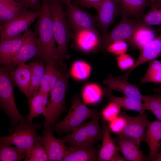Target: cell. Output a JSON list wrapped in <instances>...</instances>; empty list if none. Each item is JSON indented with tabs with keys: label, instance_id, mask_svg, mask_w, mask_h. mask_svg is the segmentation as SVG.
Wrapping results in <instances>:
<instances>
[{
	"label": "cell",
	"instance_id": "cell-36",
	"mask_svg": "<svg viewBox=\"0 0 161 161\" xmlns=\"http://www.w3.org/2000/svg\"><path fill=\"white\" fill-rule=\"evenodd\" d=\"M143 102L148 106L158 120L161 121V95L154 94L143 95Z\"/></svg>",
	"mask_w": 161,
	"mask_h": 161
},
{
	"label": "cell",
	"instance_id": "cell-19",
	"mask_svg": "<svg viewBox=\"0 0 161 161\" xmlns=\"http://www.w3.org/2000/svg\"><path fill=\"white\" fill-rule=\"evenodd\" d=\"M144 141L147 143L149 148L148 160L154 161L159 153L161 146V121L158 120L149 122Z\"/></svg>",
	"mask_w": 161,
	"mask_h": 161
},
{
	"label": "cell",
	"instance_id": "cell-21",
	"mask_svg": "<svg viewBox=\"0 0 161 161\" xmlns=\"http://www.w3.org/2000/svg\"><path fill=\"white\" fill-rule=\"evenodd\" d=\"M10 75L14 85L29 99L31 72L27 64L24 63L18 64L16 68L10 70Z\"/></svg>",
	"mask_w": 161,
	"mask_h": 161
},
{
	"label": "cell",
	"instance_id": "cell-17",
	"mask_svg": "<svg viewBox=\"0 0 161 161\" xmlns=\"http://www.w3.org/2000/svg\"><path fill=\"white\" fill-rule=\"evenodd\" d=\"M140 51L139 55L134 65L126 73L120 76L121 78L128 80L129 75L137 67L161 56V32L157 37L147 44Z\"/></svg>",
	"mask_w": 161,
	"mask_h": 161
},
{
	"label": "cell",
	"instance_id": "cell-41",
	"mask_svg": "<svg viewBox=\"0 0 161 161\" xmlns=\"http://www.w3.org/2000/svg\"><path fill=\"white\" fill-rule=\"evenodd\" d=\"M116 60L118 67L122 71L129 69L134 65L135 63L133 58L126 53L118 55L116 58Z\"/></svg>",
	"mask_w": 161,
	"mask_h": 161
},
{
	"label": "cell",
	"instance_id": "cell-15",
	"mask_svg": "<svg viewBox=\"0 0 161 161\" xmlns=\"http://www.w3.org/2000/svg\"><path fill=\"white\" fill-rule=\"evenodd\" d=\"M44 127L41 140L49 161H61L65 156L68 148L65 143L54 136L51 126Z\"/></svg>",
	"mask_w": 161,
	"mask_h": 161
},
{
	"label": "cell",
	"instance_id": "cell-1",
	"mask_svg": "<svg viewBox=\"0 0 161 161\" xmlns=\"http://www.w3.org/2000/svg\"><path fill=\"white\" fill-rule=\"evenodd\" d=\"M41 14L34 25L41 46L39 58L45 62L53 63L61 67L58 49L55 45L49 0H41Z\"/></svg>",
	"mask_w": 161,
	"mask_h": 161
},
{
	"label": "cell",
	"instance_id": "cell-2",
	"mask_svg": "<svg viewBox=\"0 0 161 161\" xmlns=\"http://www.w3.org/2000/svg\"><path fill=\"white\" fill-rule=\"evenodd\" d=\"M52 18L54 37L57 44L61 66H63L65 59L70 55L68 52V46L73 33L70 30L66 14L64 9L63 0H49Z\"/></svg>",
	"mask_w": 161,
	"mask_h": 161
},
{
	"label": "cell",
	"instance_id": "cell-5",
	"mask_svg": "<svg viewBox=\"0 0 161 161\" xmlns=\"http://www.w3.org/2000/svg\"><path fill=\"white\" fill-rule=\"evenodd\" d=\"M68 112L62 121L52 126L53 130L59 134L72 131L79 127L86 120L99 115L97 110L88 107L76 95L71 100Z\"/></svg>",
	"mask_w": 161,
	"mask_h": 161
},
{
	"label": "cell",
	"instance_id": "cell-3",
	"mask_svg": "<svg viewBox=\"0 0 161 161\" xmlns=\"http://www.w3.org/2000/svg\"><path fill=\"white\" fill-rule=\"evenodd\" d=\"M70 76L66 64L61 67L57 81L50 92V97L46 107L43 123L44 127L55 125L61 114L66 111L65 97Z\"/></svg>",
	"mask_w": 161,
	"mask_h": 161
},
{
	"label": "cell",
	"instance_id": "cell-48",
	"mask_svg": "<svg viewBox=\"0 0 161 161\" xmlns=\"http://www.w3.org/2000/svg\"><path fill=\"white\" fill-rule=\"evenodd\" d=\"M16 0H0V1L6 2H13L16 1Z\"/></svg>",
	"mask_w": 161,
	"mask_h": 161
},
{
	"label": "cell",
	"instance_id": "cell-6",
	"mask_svg": "<svg viewBox=\"0 0 161 161\" xmlns=\"http://www.w3.org/2000/svg\"><path fill=\"white\" fill-rule=\"evenodd\" d=\"M42 126L33 123L27 120L16 126L11 135L1 137L0 142L10 145H14L24 150L27 153V157L30 156L35 142L41 140V136L37 134V131Z\"/></svg>",
	"mask_w": 161,
	"mask_h": 161
},
{
	"label": "cell",
	"instance_id": "cell-28",
	"mask_svg": "<svg viewBox=\"0 0 161 161\" xmlns=\"http://www.w3.org/2000/svg\"><path fill=\"white\" fill-rule=\"evenodd\" d=\"M156 38L155 30L148 27L138 25L132 36L131 46L140 51Z\"/></svg>",
	"mask_w": 161,
	"mask_h": 161
},
{
	"label": "cell",
	"instance_id": "cell-49",
	"mask_svg": "<svg viewBox=\"0 0 161 161\" xmlns=\"http://www.w3.org/2000/svg\"><path fill=\"white\" fill-rule=\"evenodd\" d=\"M153 0L159 2L161 3V0Z\"/></svg>",
	"mask_w": 161,
	"mask_h": 161
},
{
	"label": "cell",
	"instance_id": "cell-14",
	"mask_svg": "<svg viewBox=\"0 0 161 161\" xmlns=\"http://www.w3.org/2000/svg\"><path fill=\"white\" fill-rule=\"evenodd\" d=\"M126 119V125L119 135L129 138L140 145L141 141H144L146 130L149 122L147 114L145 112L139 113L136 117H131L125 112L122 114Z\"/></svg>",
	"mask_w": 161,
	"mask_h": 161
},
{
	"label": "cell",
	"instance_id": "cell-42",
	"mask_svg": "<svg viewBox=\"0 0 161 161\" xmlns=\"http://www.w3.org/2000/svg\"><path fill=\"white\" fill-rule=\"evenodd\" d=\"M41 0H16V1L21 4L25 8L35 11L42 9Z\"/></svg>",
	"mask_w": 161,
	"mask_h": 161
},
{
	"label": "cell",
	"instance_id": "cell-40",
	"mask_svg": "<svg viewBox=\"0 0 161 161\" xmlns=\"http://www.w3.org/2000/svg\"><path fill=\"white\" fill-rule=\"evenodd\" d=\"M109 128L112 132L119 134L122 132L127 123L126 118L122 114L110 122Z\"/></svg>",
	"mask_w": 161,
	"mask_h": 161
},
{
	"label": "cell",
	"instance_id": "cell-33",
	"mask_svg": "<svg viewBox=\"0 0 161 161\" xmlns=\"http://www.w3.org/2000/svg\"><path fill=\"white\" fill-rule=\"evenodd\" d=\"M152 82L161 84V61L154 59L149 62L145 75L141 79V84Z\"/></svg>",
	"mask_w": 161,
	"mask_h": 161
},
{
	"label": "cell",
	"instance_id": "cell-9",
	"mask_svg": "<svg viewBox=\"0 0 161 161\" xmlns=\"http://www.w3.org/2000/svg\"><path fill=\"white\" fill-rule=\"evenodd\" d=\"M138 26V21L136 20L122 16L119 23L111 31L107 32L102 37L100 50L106 51L107 47L116 41H124L131 46L132 36Z\"/></svg>",
	"mask_w": 161,
	"mask_h": 161
},
{
	"label": "cell",
	"instance_id": "cell-13",
	"mask_svg": "<svg viewBox=\"0 0 161 161\" xmlns=\"http://www.w3.org/2000/svg\"><path fill=\"white\" fill-rule=\"evenodd\" d=\"M65 10L69 27L73 32L83 29H97L96 16L72 3L66 6Z\"/></svg>",
	"mask_w": 161,
	"mask_h": 161
},
{
	"label": "cell",
	"instance_id": "cell-44",
	"mask_svg": "<svg viewBox=\"0 0 161 161\" xmlns=\"http://www.w3.org/2000/svg\"><path fill=\"white\" fill-rule=\"evenodd\" d=\"M126 159L120 155L117 152L113 157L112 161H126Z\"/></svg>",
	"mask_w": 161,
	"mask_h": 161
},
{
	"label": "cell",
	"instance_id": "cell-39",
	"mask_svg": "<svg viewBox=\"0 0 161 161\" xmlns=\"http://www.w3.org/2000/svg\"><path fill=\"white\" fill-rule=\"evenodd\" d=\"M128 44L122 41H114L109 45L106 51L116 55H119L126 53L128 48Z\"/></svg>",
	"mask_w": 161,
	"mask_h": 161
},
{
	"label": "cell",
	"instance_id": "cell-38",
	"mask_svg": "<svg viewBox=\"0 0 161 161\" xmlns=\"http://www.w3.org/2000/svg\"><path fill=\"white\" fill-rule=\"evenodd\" d=\"M120 108L116 103L110 102L102 111V114L104 119L110 122L118 116Z\"/></svg>",
	"mask_w": 161,
	"mask_h": 161
},
{
	"label": "cell",
	"instance_id": "cell-34",
	"mask_svg": "<svg viewBox=\"0 0 161 161\" xmlns=\"http://www.w3.org/2000/svg\"><path fill=\"white\" fill-rule=\"evenodd\" d=\"M103 92L100 86L95 84L86 85L82 91V97L84 102L93 104L99 102L103 96Z\"/></svg>",
	"mask_w": 161,
	"mask_h": 161
},
{
	"label": "cell",
	"instance_id": "cell-45",
	"mask_svg": "<svg viewBox=\"0 0 161 161\" xmlns=\"http://www.w3.org/2000/svg\"><path fill=\"white\" fill-rule=\"evenodd\" d=\"M160 151L154 160L155 161H161V148L160 149Z\"/></svg>",
	"mask_w": 161,
	"mask_h": 161
},
{
	"label": "cell",
	"instance_id": "cell-27",
	"mask_svg": "<svg viewBox=\"0 0 161 161\" xmlns=\"http://www.w3.org/2000/svg\"><path fill=\"white\" fill-rule=\"evenodd\" d=\"M105 95L110 102L116 103L125 109L136 111L139 113H143L145 110H148L147 105L139 100L125 95L123 97L115 96L112 94V91L106 89L105 90Z\"/></svg>",
	"mask_w": 161,
	"mask_h": 161
},
{
	"label": "cell",
	"instance_id": "cell-20",
	"mask_svg": "<svg viewBox=\"0 0 161 161\" xmlns=\"http://www.w3.org/2000/svg\"><path fill=\"white\" fill-rule=\"evenodd\" d=\"M120 14L122 16L138 21L144 15L145 9L150 6L151 0H119Z\"/></svg>",
	"mask_w": 161,
	"mask_h": 161
},
{
	"label": "cell",
	"instance_id": "cell-46",
	"mask_svg": "<svg viewBox=\"0 0 161 161\" xmlns=\"http://www.w3.org/2000/svg\"><path fill=\"white\" fill-rule=\"evenodd\" d=\"M153 91L154 92L158 93H161V84L160 85L159 87L158 88H155L154 89Z\"/></svg>",
	"mask_w": 161,
	"mask_h": 161
},
{
	"label": "cell",
	"instance_id": "cell-25",
	"mask_svg": "<svg viewBox=\"0 0 161 161\" xmlns=\"http://www.w3.org/2000/svg\"><path fill=\"white\" fill-rule=\"evenodd\" d=\"M45 72L41 82L38 92L48 97V93L55 85L61 67L56 64L45 62Z\"/></svg>",
	"mask_w": 161,
	"mask_h": 161
},
{
	"label": "cell",
	"instance_id": "cell-7",
	"mask_svg": "<svg viewBox=\"0 0 161 161\" xmlns=\"http://www.w3.org/2000/svg\"><path fill=\"white\" fill-rule=\"evenodd\" d=\"M100 119L99 115L94 116L88 122L59 139L70 146H93L95 143L103 140V134L99 123Z\"/></svg>",
	"mask_w": 161,
	"mask_h": 161
},
{
	"label": "cell",
	"instance_id": "cell-24",
	"mask_svg": "<svg viewBox=\"0 0 161 161\" xmlns=\"http://www.w3.org/2000/svg\"><path fill=\"white\" fill-rule=\"evenodd\" d=\"M117 143L124 157L127 161H142L147 160L140 146L133 140L119 135Z\"/></svg>",
	"mask_w": 161,
	"mask_h": 161
},
{
	"label": "cell",
	"instance_id": "cell-4",
	"mask_svg": "<svg viewBox=\"0 0 161 161\" xmlns=\"http://www.w3.org/2000/svg\"><path fill=\"white\" fill-rule=\"evenodd\" d=\"M11 69L1 66L0 68V105L7 115L11 123L9 131L13 132L15 126L20 123L27 120L18 110L14 95V84L10 77Z\"/></svg>",
	"mask_w": 161,
	"mask_h": 161
},
{
	"label": "cell",
	"instance_id": "cell-35",
	"mask_svg": "<svg viewBox=\"0 0 161 161\" xmlns=\"http://www.w3.org/2000/svg\"><path fill=\"white\" fill-rule=\"evenodd\" d=\"M91 71L90 66L83 61H78L72 64L69 70L70 76L78 80H83L89 76Z\"/></svg>",
	"mask_w": 161,
	"mask_h": 161
},
{
	"label": "cell",
	"instance_id": "cell-43",
	"mask_svg": "<svg viewBox=\"0 0 161 161\" xmlns=\"http://www.w3.org/2000/svg\"><path fill=\"white\" fill-rule=\"evenodd\" d=\"M103 0H74L73 4L76 6L96 9L97 6Z\"/></svg>",
	"mask_w": 161,
	"mask_h": 161
},
{
	"label": "cell",
	"instance_id": "cell-32",
	"mask_svg": "<svg viewBox=\"0 0 161 161\" xmlns=\"http://www.w3.org/2000/svg\"><path fill=\"white\" fill-rule=\"evenodd\" d=\"M27 154L24 150L0 142V161H20L25 159Z\"/></svg>",
	"mask_w": 161,
	"mask_h": 161
},
{
	"label": "cell",
	"instance_id": "cell-30",
	"mask_svg": "<svg viewBox=\"0 0 161 161\" xmlns=\"http://www.w3.org/2000/svg\"><path fill=\"white\" fill-rule=\"evenodd\" d=\"M150 6L147 13L138 21V25L148 27L161 25V3L151 0Z\"/></svg>",
	"mask_w": 161,
	"mask_h": 161
},
{
	"label": "cell",
	"instance_id": "cell-12",
	"mask_svg": "<svg viewBox=\"0 0 161 161\" xmlns=\"http://www.w3.org/2000/svg\"><path fill=\"white\" fill-rule=\"evenodd\" d=\"M96 9L98 12L96 16L97 26L102 37L107 32L109 27L120 13V3L119 0H103Z\"/></svg>",
	"mask_w": 161,
	"mask_h": 161
},
{
	"label": "cell",
	"instance_id": "cell-37",
	"mask_svg": "<svg viewBox=\"0 0 161 161\" xmlns=\"http://www.w3.org/2000/svg\"><path fill=\"white\" fill-rule=\"evenodd\" d=\"M43 145L41 140L37 141L32 148L30 156L24 161H48V156Z\"/></svg>",
	"mask_w": 161,
	"mask_h": 161
},
{
	"label": "cell",
	"instance_id": "cell-18",
	"mask_svg": "<svg viewBox=\"0 0 161 161\" xmlns=\"http://www.w3.org/2000/svg\"><path fill=\"white\" fill-rule=\"evenodd\" d=\"M24 34L0 41V64L2 66L11 67L12 59L21 47L24 41Z\"/></svg>",
	"mask_w": 161,
	"mask_h": 161
},
{
	"label": "cell",
	"instance_id": "cell-29",
	"mask_svg": "<svg viewBox=\"0 0 161 161\" xmlns=\"http://www.w3.org/2000/svg\"><path fill=\"white\" fill-rule=\"evenodd\" d=\"M47 98L38 92L28 99L30 111L29 114L26 117L27 120L32 122L34 117H38L41 114L45 116Z\"/></svg>",
	"mask_w": 161,
	"mask_h": 161
},
{
	"label": "cell",
	"instance_id": "cell-26",
	"mask_svg": "<svg viewBox=\"0 0 161 161\" xmlns=\"http://www.w3.org/2000/svg\"><path fill=\"white\" fill-rule=\"evenodd\" d=\"M103 134V142L101 148L98 155V160L112 161L118 148L116 146L112 139L109 128L103 123L102 129Z\"/></svg>",
	"mask_w": 161,
	"mask_h": 161
},
{
	"label": "cell",
	"instance_id": "cell-23",
	"mask_svg": "<svg viewBox=\"0 0 161 161\" xmlns=\"http://www.w3.org/2000/svg\"><path fill=\"white\" fill-rule=\"evenodd\" d=\"M37 58L27 64L31 72L29 91L30 98L38 92L41 82L45 72V62L41 58Z\"/></svg>",
	"mask_w": 161,
	"mask_h": 161
},
{
	"label": "cell",
	"instance_id": "cell-11",
	"mask_svg": "<svg viewBox=\"0 0 161 161\" xmlns=\"http://www.w3.org/2000/svg\"><path fill=\"white\" fill-rule=\"evenodd\" d=\"M75 47L85 53L95 52L101 50L102 38L97 29H86L73 33L72 39Z\"/></svg>",
	"mask_w": 161,
	"mask_h": 161
},
{
	"label": "cell",
	"instance_id": "cell-22",
	"mask_svg": "<svg viewBox=\"0 0 161 161\" xmlns=\"http://www.w3.org/2000/svg\"><path fill=\"white\" fill-rule=\"evenodd\" d=\"M98 153L93 146H70L62 161H97L98 160Z\"/></svg>",
	"mask_w": 161,
	"mask_h": 161
},
{
	"label": "cell",
	"instance_id": "cell-31",
	"mask_svg": "<svg viewBox=\"0 0 161 161\" xmlns=\"http://www.w3.org/2000/svg\"><path fill=\"white\" fill-rule=\"evenodd\" d=\"M23 7L21 4L16 1H0V25L5 24L14 19Z\"/></svg>",
	"mask_w": 161,
	"mask_h": 161
},
{
	"label": "cell",
	"instance_id": "cell-8",
	"mask_svg": "<svg viewBox=\"0 0 161 161\" xmlns=\"http://www.w3.org/2000/svg\"><path fill=\"white\" fill-rule=\"evenodd\" d=\"M41 10H30L23 7L14 19L0 25V41L16 37L29 29L40 15Z\"/></svg>",
	"mask_w": 161,
	"mask_h": 161
},
{
	"label": "cell",
	"instance_id": "cell-10",
	"mask_svg": "<svg viewBox=\"0 0 161 161\" xmlns=\"http://www.w3.org/2000/svg\"><path fill=\"white\" fill-rule=\"evenodd\" d=\"M23 34L24 38L23 44L11 62V67L14 68L16 66L21 63H25L33 57L40 58L41 44L35 32L29 28Z\"/></svg>",
	"mask_w": 161,
	"mask_h": 161
},
{
	"label": "cell",
	"instance_id": "cell-47",
	"mask_svg": "<svg viewBox=\"0 0 161 161\" xmlns=\"http://www.w3.org/2000/svg\"><path fill=\"white\" fill-rule=\"evenodd\" d=\"M64 4L66 6L70 4L71 3V0H63Z\"/></svg>",
	"mask_w": 161,
	"mask_h": 161
},
{
	"label": "cell",
	"instance_id": "cell-16",
	"mask_svg": "<svg viewBox=\"0 0 161 161\" xmlns=\"http://www.w3.org/2000/svg\"><path fill=\"white\" fill-rule=\"evenodd\" d=\"M103 83L107 86L106 89L107 90L120 92L125 96L143 102V95L138 88L128 80L123 79L120 76L114 77L110 74L103 81Z\"/></svg>",
	"mask_w": 161,
	"mask_h": 161
}]
</instances>
